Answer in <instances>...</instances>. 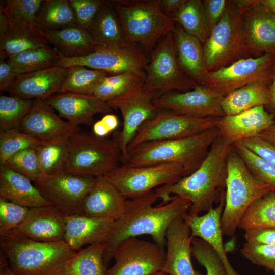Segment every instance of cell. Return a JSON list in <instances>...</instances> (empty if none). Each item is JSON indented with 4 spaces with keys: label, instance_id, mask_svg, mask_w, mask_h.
I'll return each instance as SVG.
<instances>
[{
    "label": "cell",
    "instance_id": "3957f363",
    "mask_svg": "<svg viewBox=\"0 0 275 275\" xmlns=\"http://www.w3.org/2000/svg\"><path fill=\"white\" fill-rule=\"evenodd\" d=\"M0 248L16 275H63L66 262L76 252L65 240L35 241L17 228L0 236Z\"/></svg>",
    "mask_w": 275,
    "mask_h": 275
},
{
    "label": "cell",
    "instance_id": "6da1fadb",
    "mask_svg": "<svg viewBox=\"0 0 275 275\" xmlns=\"http://www.w3.org/2000/svg\"><path fill=\"white\" fill-rule=\"evenodd\" d=\"M157 199L153 190L128 200L126 211L114 221L106 242L104 262L107 268L117 246L127 238L148 235L154 243L164 248L168 226L175 218L183 216L188 212L191 203L181 197L174 196L168 203L153 207Z\"/></svg>",
    "mask_w": 275,
    "mask_h": 275
},
{
    "label": "cell",
    "instance_id": "c3c4849f",
    "mask_svg": "<svg viewBox=\"0 0 275 275\" xmlns=\"http://www.w3.org/2000/svg\"><path fill=\"white\" fill-rule=\"evenodd\" d=\"M29 208L0 198V236L17 228L25 218Z\"/></svg>",
    "mask_w": 275,
    "mask_h": 275
},
{
    "label": "cell",
    "instance_id": "d6a6232c",
    "mask_svg": "<svg viewBox=\"0 0 275 275\" xmlns=\"http://www.w3.org/2000/svg\"><path fill=\"white\" fill-rule=\"evenodd\" d=\"M106 243L88 245L76 251L66 262L63 275H106Z\"/></svg>",
    "mask_w": 275,
    "mask_h": 275
},
{
    "label": "cell",
    "instance_id": "db71d44e",
    "mask_svg": "<svg viewBox=\"0 0 275 275\" xmlns=\"http://www.w3.org/2000/svg\"><path fill=\"white\" fill-rule=\"evenodd\" d=\"M244 237L248 243L275 245V228H259L245 231Z\"/></svg>",
    "mask_w": 275,
    "mask_h": 275
},
{
    "label": "cell",
    "instance_id": "6125c7cd",
    "mask_svg": "<svg viewBox=\"0 0 275 275\" xmlns=\"http://www.w3.org/2000/svg\"><path fill=\"white\" fill-rule=\"evenodd\" d=\"M9 29L8 19L5 13L0 11V36L7 32Z\"/></svg>",
    "mask_w": 275,
    "mask_h": 275
},
{
    "label": "cell",
    "instance_id": "f5cc1de1",
    "mask_svg": "<svg viewBox=\"0 0 275 275\" xmlns=\"http://www.w3.org/2000/svg\"><path fill=\"white\" fill-rule=\"evenodd\" d=\"M241 142L254 153L275 164V146L258 136Z\"/></svg>",
    "mask_w": 275,
    "mask_h": 275
},
{
    "label": "cell",
    "instance_id": "83f0119b",
    "mask_svg": "<svg viewBox=\"0 0 275 275\" xmlns=\"http://www.w3.org/2000/svg\"><path fill=\"white\" fill-rule=\"evenodd\" d=\"M0 198L29 209L53 205L30 179L5 164L0 166Z\"/></svg>",
    "mask_w": 275,
    "mask_h": 275
},
{
    "label": "cell",
    "instance_id": "e575fe53",
    "mask_svg": "<svg viewBox=\"0 0 275 275\" xmlns=\"http://www.w3.org/2000/svg\"><path fill=\"white\" fill-rule=\"evenodd\" d=\"M62 56L52 46L31 49L9 57L7 60L18 74L57 66Z\"/></svg>",
    "mask_w": 275,
    "mask_h": 275
},
{
    "label": "cell",
    "instance_id": "816d5d0a",
    "mask_svg": "<svg viewBox=\"0 0 275 275\" xmlns=\"http://www.w3.org/2000/svg\"><path fill=\"white\" fill-rule=\"evenodd\" d=\"M206 26L209 36L222 18L227 1H202Z\"/></svg>",
    "mask_w": 275,
    "mask_h": 275
},
{
    "label": "cell",
    "instance_id": "836d02e7",
    "mask_svg": "<svg viewBox=\"0 0 275 275\" xmlns=\"http://www.w3.org/2000/svg\"><path fill=\"white\" fill-rule=\"evenodd\" d=\"M36 23L43 33L76 24L69 0H42L36 14Z\"/></svg>",
    "mask_w": 275,
    "mask_h": 275
},
{
    "label": "cell",
    "instance_id": "4dcf8cb0",
    "mask_svg": "<svg viewBox=\"0 0 275 275\" xmlns=\"http://www.w3.org/2000/svg\"><path fill=\"white\" fill-rule=\"evenodd\" d=\"M87 30L101 47H120L129 44L125 40L112 1H106Z\"/></svg>",
    "mask_w": 275,
    "mask_h": 275
},
{
    "label": "cell",
    "instance_id": "603a6c76",
    "mask_svg": "<svg viewBox=\"0 0 275 275\" xmlns=\"http://www.w3.org/2000/svg\"><path fill=\"white\" fill-rule=\"evenodd\" d=\"M274 116L264 108L256 107L219 118L216 128L219 135L231 144L258 135L274 124Z\"/></svg>",
    "mask_w": 275,
    "mask_h": 275
},
{
    "label": "cell",
    "instance_id": "484cf974",
    "mask_svg": "<svg viewBox=\"0 0 275 275\" xmlns=\"http://www.w3.org/2000/svg\"><path fill=\"white\" fill-rule=\"evenodd\" d=\"M225 203L223 197L215 208H211L202 215L192 216L187 212L183 218L189 227L193 238L207 242L221 258L229 275H239L230 263L223 242L221 217Z\"/></svg>",
    "mask_w": 275,
    "mask_h": 275
},
{
    "label": "cell",
    "instance_id": "b9f144b4",
    "mask_svg": "<svg viewBox=\"0 0 275 275\" xmlns=\"http://www.w3.org/2000/svg\"><path fill=\"white\" fill-rule=\"evenodd\" d=\"M32 99L18 96H0V131L19 129L30 111Z\"/></svg>",
    "mask_w": 275,
    "mask_h": 275
},
{
    "label": "cell",
    "instance_id": "d590c367",
    "mask_svg": "<svg viewBox=\"0 0 275 275\" xmlns=\"http://www.w3.org/2000/svg\"><path fill=\"white\" fill-rule=\"evenodd\" d=\"M73 132L44 141L36 148L43 175L63 172L68 156V140Z\"/></svg>",
    "mask_w": 275,
    "mask_h": 275
},
{
    "label": "cell",
    "instance_id": "ba28073f",
    "mask_svg": "<svg viewBox=\"0 0 275 275\" xmlns=\"http://www.w3.org/2000/svg\"><path fill=\"white\" fill-rule=\"evenodd\" d=\"M242 8L227 1L223 15L203 45L207 72L249 57L242 27Z\"/></svg>",
    "mask_w": 275,
    "mask_h": 275
},
{
    "label": "cell",
    "instance_id": "ee69618b",
    "mask_svg": "<svg viewBox=\"0 0 275 275\" xmlns=\"http://www.w3.org/2000/svg\"><path fill=\"white\" fill-rule=\"evenodd\" d=\"M43 142L19 129L0 131V166L15 153L28 148H36Z\"/></svg>",
    "mask_w": 275,
    "mask_h": 275
},
{
    "label": "cell",
    "instance_id": "be15d7a7",
    "mask_svg": "<svg viewBox=\"0 0 275 275\" xmlns=\"http://www.w3.org/2000/svg\"><path fill=\"white\" fill-rule=\"evenodd\" d=\"M266 9L275 14V0H258Z\"/></svg>",
    "mask_w": 275,
    "mask_h": 275
},
{
    "label": "cell",
    "instance_id": "f35d334b",
    "mask_svg": "<svg viewBox=\"0 0 275 275\" xmlns=\"http://www.w3.org/2000/svg\"><path fill=\"white\" fill-rule=\"evenodd\" d=\"M259 228H275V191L254 201L243 215L238 226L244 231Z\"/></svg>",
    "mask_w": 275,
    "mask_h": 275
},
{
    "label": "cell",
    "instance_id": "8fae6325",
    "mask_svg": "<svg viewBox=\"0 0 275 275\" xmlns=\"http://www.w3.org/2000/svg\"><path fill=\"white\" fill-rule=\"evenodd\" d=\"M219 118L195 117L158 109L156 115L140 128L128 145L127 152L147 142L183 139L216 128Z\"/></svg>",
    "mask_w": 275,
    "mask_h": 275
},
{
    "label": "cell",
    "instance_id": "7dc6e473",
    "mask_svg": "<svg viewBox=\"0 0 275 275\" xmlns=\"http://www.w3.org/2000/svg\"><path fill=\"white\" fill-rule=\"evenodd\" d=\"M4 164L25 176L33 182L43 175L36 148H28L15 153Z\"/></svg>",
    "mask_w": 275,
    "mask_h": 275
},
{
    "label": "cell",
    "instance_id": "9c48e42d",
    "mask_svg": "<svg viewBox=\"0 0 275 275\" xmlns=\"http://www.w3.org/2000/svg\"><path fill=\"white\" fill-rule=\"evenodd\" d=\"M145 71L143 88L147 92H156V97L173 91H189L197 85L179 66L173 31L165 35L150 53Z\"/></svg>",
    "mask_w": 275,
    "mask_h": 275
},
{
    "label": "cell",
    "instance_id": "94428289",
    "mask_svg": "<svg viewBox=\"0 0 275 275\" xmlns=\"http://www.w3.org/2000/svg\"><path fill=\"white\" fill-rule=\"evenodd\" d=\"M0 275H16L11 269L5 256L1 253Z\"/></svg>",
    "mask_w": 275,
    "mask_h": 275
},
{
    "label": "cell",
    "instance_id": "4fadbf2b",
    "mask_svg": "<svg viewBox=\"0 0 275 275\" xmlns=\"http://www.w3.org/2000/svg\"><path fill=\"white\" fill-rule=\"evenodd\" d=\"M143 83L144 81L136 84L121 95L107 102L112 109L119 110L122 115V129L116 131L122 152V163L126 162L128 145L140 128L153 118L158 110L153 102L157 93L145 91Z\"/></svg>",
    "mask_w": 275,
    "mask_h": 275
},
{
    "label": "cell",
    "instance_id": "f1b7e54d",
    "mask_svg": "<svg viewBox=\"0 0 275 275\" xmlns=\"http://www.w3.org/2000/svg\"><path fill=\"white\" fill-rule=\"evenodd\" d=\"M173 35L180 68L191 80L200 85L207 73L203 44L198 38L187 33L179 25L175 26Z\"/></svg>",
    "mask_w": 275,
    "mask_h": 275
},
{
    "label": "cell",
    "instance_id": "6f0895ef",
    "mask_svg": "<svg viewBox=\"0 0 275 275\" xmlns=\"http://www.w3.org/2000/svg\"><path fill=\"white\" fill-rule=\"evenodd\" d=\"M183 1V0H160V5L163 12L170 16L179 8Z\"/></svg>",
    "mask_w": 275,
    "mask_h": 275
},
{
    "label": "cell",
    "instance_id": "f6af8a7d",
    "mask_svg": "<svg viewBox=\"0 0 275 275\" xmlns=\"http://www.w3.org/2000/svg\"><path fill=\"white\" fill-rule=\"evenodd\" d=\"M144 79L130 72L107 76L96 88L93 95L107 102L121 95L136 84Z\"/></svg>",
    "mask_w": 275,
    "mask_h": 275
},
{
    "label": "cell",
    "instance_id": "11a10c76",
    "mask_svg": "<svg viewBox=\"0 0 275 275\" xmlns=\"http://www.w3.org/2000/svg\"><path fill=\"white\" fill-rule=\"evenodd\" d=\"M119 121L117 116L108 113L92 125V133L100 138H106L110 133L117 128Z\"/></svg>",
    "mask_w": 275,
    "mask_h": 275
},
{
    "label": "cell",
    "instance_id": "d4e9b609",
    "mask_svg": "<svg viewBox=\"0 0 275 275\" xmlns=\"http://www.w3.org/2000/svg\"><path fill=\"white\" fill-rule=\"evenodd\" d=\"M67 68L54 66L18 75L8 90L13 95L45 100L59 93Z\"/></svg>",
    "mask_w": 275,
    "mask_h": 275
},
{
    "label": "cell",
    "instance_id": "1f68e13d",
    "mask_svg": "<svg viewBox=\"0 0 275 275\" xmlns=\"http://www.w3.org/2000/svg\"><path fill=\"white\" fill-rule=\"evenodd\" d=\"M269 101V86L253 82L225 96L222 107L225 116L233 115L256 107L268 105Z\"/></svg>",
    "mask_w": 275,
    "mask_h": 275
},
{
    "label": "cell",
    "instance_id": "d6986e66",
    "mask_svg": "<svg viewBox=\"0 0 275 275\" xmlns=\"http://www.w3.org/2000/svg\"><path fill=\"white\" fill-rule=\"evenodd\" d=\"M193 238L190 229L183 216L172 221L166 231L167 250L161 271L170 275H202L193 266Z\"/></svg>",
    "mask_w": 275,
    "mask_h": 275
},
{
    "label": "cell",
    "instance_id": "91938a15",
    "mask_svg": "<svg viewBox=\"0 0 275 275\" xmlns=\"http://www.w3.org/2000/svg\"><path fill=\"white\" fill-rule=\"evenodd\" d=\"M258 136L275 146V123L260 133Z\"/></svg>",
    "mask_w": 275,
    "mask_h": 275
},
{
    "label": "cell",
    "instance_id": "8d00e7d4",
    "mask_svg": "<svg viewBox=\"0 0 275 275\" xmlns=\"http://www.w3.org/2000/svg\"><path fill=\"white\" fill-rule=\"evenodd\" d=\"M42 0H7L1 2V11L6 14L9 29L40 32L36 17Z\"/></svg>",
    "mask_w": 275,
    "mask_h": 275
},
{
    "label": "cell",
    "instance_id": "ac0fdd59",
    "mask_svg": "<svg viewBox=\"0 0 275 275\" xmlns=\"http://www.w3.org/2000/svg\"><path fill=\"white\" fill-rule=\"evenodd\" d=\"M242 8L241 19L245 40L250 54L275 56V14L258 0L236 1Z\"/></svg>",
    "mask_w": 275,
    "mask_h": 275
},
{
    "label": "cell",
    "instance_id": "bcb514c9",
    "mask_svg": "<svg viewBox=\"0 0 275 275\" xmlns=\"http://www.w3.org/2000/svg\"><path fill=\"white\" fill-rule=\"evenodd\" d=\"M192 256L205 267L206 275H229L221 258L203 239L193 238Z\"/></svg>",
    "mask_w": 275,
    "mask_h": 275
},
{
    "label": "cell",
    "instance_id": "680465c9",
    "mask_svg": "<svg viewBox=\"0 0 275 275\" xmlns=\"http://www.w3.org/2000/svg\"><path fill=\"white\" fill-rule=\"evenodd\" d=\"M270 92V101L267 106L270 107L272 114L275 116V65L273 67L271 82L269 85Z\"/></svg>",
    "mask_w": 275,
    "mask_h": 275
},
{
    "label": "cell",
    "instance_id": "e7e4bbea",
    "mask_svg": "<svg viewBox=\"0 0 275 275\" xmlns=\"http://www.w3.org/2000/svg\"><path fill=\"white\" fill-rule=\"evenodd\" d=\"M154 275H170V274H169L166 273L165 272H163L162 271H160V272H158L155 273Z\"/></svg>",
    "mask_w": 275,
    "mask_h": 275
},
{
    "label": "cell",
    "instance_id": "7a4b0ae2",
    "mask_svg": "<svg viewBox=\"0 0 275 275\" xmlns=\"http://www.w3.org/2000/svg\"><path fill=\"white\" fill-rule=\"evenodd\" d=\"M232 144L220 135L212 143L199 167L177 182L157 187L155 192L162 201L160 205L178 196L191 203L187 213L199 215L213 208L225 197L227 177V157Z\"/></svg>",
    "mask_w": 275,
    "mask_h": 275
},
{
    "label": "cell",
    "instance_id": "9f6ffc18",
    "mask_svg": "<svg viewBox=\"0 0 275 275\" xmlns=\"http://www.w3.org/2000/svg\"><path fill=\"white\" fill-rule=\"evenodd\" d=\"M18 75L7 60H0V90L8 91Z\"/></svg>",
    "mask_w": 275,
    "mask_h": 275
},
{
    "label": "cell",
    "instance_id": "44dd1931",
    "mask_svg": "<svg viewBox=\"0 0 275 275\" xmlns=\"http://www.w3.org/2000/svg\"><path fill=\"white\" fill-rule=\"evenodd\" d=\"M126 199L105 176L97 177L82 204V215L116 221L126 211Z\"/></svg>",
    "mask_w": 275,
    "mask_h": 275
},
{
    "label": "cell",
    "instance_id": "681fc988",
    "mask_svg": "<svg viewBox=\"0 0 275 275\" xmlns=\"http://www.w3.org/2000/svg\"><path fill=\"white\" fill-rule=\"evenodd\" d=\"M240 252L244 258L256 265L268 270H272L275 266V245L246 242Z\"/></svg>",
    "mask_w": 275,
    "mask_h": 275
},
{
    "label": "cell",
    "instance_id": "52a82bcc",
    "mask_svg": "<svg viewBox=\"0 0 275 275\" xmlns=\"http://www.w3.org/2000/svg\"><path fill=\"white\" fill-rule=\"evenodd\" d=\"M225 203L221 217L223 234L234 235L239 221L256 200L275 191L256 179L232 146L228 155Z\"/></svg>",
    "mask_w": 275,
    "mask_h": 275
},
{
    "label": "cell",
    "instance_id": "ab89813d",
    "mask_svg": "<svg viewBox=\"0 0 275 275\" xmlns=\"http://www.w3.org/2000/svg\"><path fill=\"white\" fill-rule=\"evenodd\" d=\"M67 70L59 93L93 94L98 85L108 74L105 71L79 65L69 67Z\"/></svg>",
    "mask_w": 275,
    "mask_h": 275
},
{
    "label": "cell",
    "instance_id": "f907efd6",
    "mask_svg": "<svg viewBox=\"0 0 275 275\" xmlns=\"http://www.w3.org/2000/svg\"><path fill=\"white\" fill-rule=\"evenodd\" d=\"M74 11L76 25L87 30L106 1L69 0Z\"/></svg>",
    "mask_w": 275,
    "mask_h": 275
},
{
    "label": "cell",
    "instance_id": "30bf717a",
    "mask_svg": "<svg viewBox=\"0 0 275 275\" xmlns=\"http://www.w3.org/2000/svg\"><path fill=\"white\" fill-rule=\"evenodd\" d=\"M105 177L126 199L131 200L158 186L175 183L184 174L182 167L176 163L136 166L124 162Z\"/></svg>",
    "mask_w": 275,
    "mask_h": 275
},
{
    "label": "cell",
    "instance_id": "5bb4252c",
    "mask_svg": "<svg viewBox=\"0 0 275 275\" xmlns=\"http://www.w3.org/2000/svg\"><path fill=\"white\" fill-rule=\"evenodd\" d=\"M165 256L164 248L154 242L129 237L115 251L114 264L106 275H154L162 271Z\"/></svg>",
    "mask_w": 275,
    "mask_h": 275
},
{
    "label": "cell",
    "instance_id": "5b68a950",
    "mask_svg": "<svg viewBox=\"0 0 275 275\" xmlns=\"http://www.w3.org/2000/svg\"><path fill=\"white\" fill-rule=\"evenodd\" d=\"M112 2L126 42L138 44L148 54L158 39L174 29L175 22L161 9L160 0Z\"/></svg>",
    "mask_w": 275,
    "mask_h": 275
},
{
    "label": "cell",
    "instance_id": "2e32d148",
    "mask_svg": "<svg viewBox=\"0 0 275 275\" xmlns=\"http://www.w3.org/2000/svg\"><path fill=\"white\" fill-rule=\"evenodd\" d=\"M96 178L62 172L43 175L35 182L43 194L65 216L82 215L83 201Z\"/></svg>",
    "mask_w": 275,
    "mask_h": 275
},
{
    "label": "cell",
    "instance_id": "74e56055",
    "mask_svg": "<svg viewBox=\"0 0 275 275\" xmlns=\"http://www.w3.org/2000/svg\"><path fill=\"white\" fill-rule=\"evenodd\" d=\"M170 17L187 33L198 38L203 45L205 43L209 34L202 1L183 0L179 8Z\"/></svg>",
    "mask_w": 275,
    "mask_h": 275
},
{
    "label": "cell",
    "instance_id": "7402d4cb",
    "mask_svg": "<svg viewBox=\"0 0 275 275\" xmlns=\"http://www.w3.org/2000/svg\"><path fill=\"white\" fill-rule=\"evenodd\" d=\"M17 228L25 236L35 241H63L66 216L53 205L32 208Z\"/></svg>",
    "mask_w": 275,
    "mask_h": 275
},
{
    "label": "cell",
    "instance_id": "9a60e30c",
    "mask_svg": "<svg viewBox=\"0 0 275 275\" xmlns=\"http://www.w3.org/2000/svg\"><path fill=\"white\" fill-rule=\"evenodd\" d=\"M149 61L142 51L132 44L120 47H100L92 53L78 58L62 56L57 66L67 68L79 65L113 75L130 72L145 79V68Z\"/></svg>",
    "mask_w": 275,
    "mask_h": 275
},
{
    "label": "cell",
    "instance_id": "4316f807",
    "mask_svg": "<svg viewBox=\"0 0 275 275\" xmlns=\"http://www.w3.org/2000/svg\"><path fill=\"white\" fill-rule=\"evenodd\" d=\"M114 222L84 215L66 216L64 240L75 251L86 245L106 243Z\"/></svg>",
    "mask_w": 275,
    "mask_h": 275
},
{
    "label": "cell",
    "instance_id": "277c9868",
    "mask_svg": "<svg viewBox=\"0 0 275 275\" xmlns=\"http://www.w3.org/2000/svg\"><path fill=\"white\" fill-rule=\"evenodd\" d=\"M219 135L214 128L188 138L145 143L128 152L125 162L136 166L176 163L182 167L185 177L199 167Z\"/></svg>",
    "mask_w": 275,
    "mask_h": 275
},
{
    "label": "cell",
    "instance_id": "ffe728a7",
    "mask_svg": "<svg viewBox=\"0 0 275 275\" xmlns=\"http://www.w3.org/2000/svg\"><path fill=\"white\" fill-rule=\"evenodd\" d=\"M45 101L58 112L61 118L75 126H92L95 115H104L113 110L107 102L93 94L58 93Z\"/></svg>",
    "mask_w": 275,
    "mask_h": 275
},
{
    "label": "cell",
    "instance_id": "7bdbcfd3",
    "mask_svg": "<svg viewBox=\"0 0 275 275\" xmlns=\"http://www.w3.org/2000/svg\"><path fill=\"white\" fill-rule=\"evenodd\" d=\"M253 175L275 189V164L257 155L241 142L232 144Z\"/></svg>",
    "mask_w": 275,
    "mask_h": 275
},
{
    "label": "cell",
    "instance_id": "7c38bea8",
    "mask_svg": "<svg viewBox=\"0 0 275 275\" xmlns=\"http://www.w3.org/2000/svg\"><path fill=\"white\" fill-rule=\"evenodd\" d=\"M275 65V56L265 53L249 57L214 71L207 72L200 84L224 97L246 85L260 82L269 85Z\"/></svg>",
    "mask_w": 275,
    "mask_h": 275
},
{
    "label": "cell",
    "instance_id": "8992f818",
    "mask_svg": "<svg viewBox=\"0 0 275 275\" xmlns=\"http://www.w3.org/2000/svg\"><path fill=\"white\" fill-rule=\"evenodd\" d=\"M122 156L116 132L113 138H100L80 128L68 140V156L63 172L97 178L120 166Z\"/></svg>",
    "mask_w": 275,
    "mask_h": 275
},
{
    "label": "cell",
    "instance_id": "cb8c5ba5",
    "mask_svg": "<svg viewBox=\"0 0 275 275\" xmlns=\"http://www.w3.org/2000/svg\"><path fill=\"white\" fill-rule=\"evenodd\" d=\"M79 128L64 121L45 100L35 99L19 129L38 140L47 141Z\"/></svg>",
    "mask_w": 275,
    "mask_h": 275
},
{
    "label": "cell",
    "instance_id": "f546056e",
    "mask_svg": "<svg viewBox=\"0 0 275 275\" xmlns=\"http://www.w3.org/2000/svg\"><path fill=\"white\" fill-rule=\"evenodd\" d=\"M43 34L48 43L65 58L84 57L102 47L87 30L76 24Z\"/></svg>",
    "mask_w": 275,
    "mask_h": 275
},
{
    "label": "cell",
    "instance_id": "60d3db41",
    "mask_svg": "<svg viewBox=\"0 0 275 275\" xmlns=\"http://www.w3.org/2000/svg\"><path fill=\"white\" fill-rule=\"evenodd\" d=\"M50 45L40 32L9 30L0 36V50L9 57Z\"/></svg>",
    "mask_w": 275,
    "mask_h": 275
},
{
    "label": "cell",
    "instance_id": "e0dca14e",
    "mask_svg": "<svg viewBox=\"0 0 275 275\" xmlns=\"http://www.w3.org/2000/svg\"><path fill=\"white\" fill-rule=\"evenodd\" d=\"M224 96L201 85L185 91H173L155 97L153 104L158 109L199 118L225 116L222 107Z\"/></svg>",
    "mask_w": 275,
    "mask_h": 275
},
{
    "label": "cell",
    "instance_id": "03108f58",
    "mask_svg": "<svg viewBox=\"0 0 275 275\" xmlns=\"http://www.w3.org/2000/svg\"><path fill=\"white\" fill-rule=\"evenodd\" d=\"M273 271V275H275V266L273 267V268L272 269V270Z\"/></svg>",
    "mask_w": 275,
    "mask_h": 275
}]
</instances>
